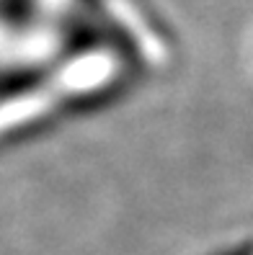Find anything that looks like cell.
Segmentation results:
<instances>
[{
    "mask_svg": "<svg viewBox=\"0 0 253 255\" xmlns=\"http://www.w3.org/2000/svg\"><path fill=\"white\" fill-rule=\"evenodd\" d=\"M241 255H248V253H241Z\"/></svg>",
    "mask_w": 253,
    "mask_h": 255,
    "instance_id": "obj_2",
    "label": "cell"
},
{
    "mask_svg": "<svg viewBox=\"0 0 253 255\" xmlns=\"http://www.w3.org/2000/svg\"><path fill=\"white\" fill-rule=\"evenodd\" d=\"M111 52L88 49L70 62L54 65L49 72L28 78L0 93V139L13 137L44 119L54 116L72 103H80L101 93L116 78V62Z\"/></svg>",
    "mask_w": 253,
    "mask_h": 255,
    "instance_id": "obj_1",
    "label": "cell"
}]
</instances>
